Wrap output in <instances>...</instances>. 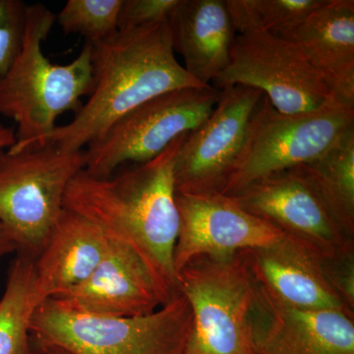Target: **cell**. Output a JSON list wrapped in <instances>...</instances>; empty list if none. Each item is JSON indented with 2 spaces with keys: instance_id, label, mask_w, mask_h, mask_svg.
<instances>
[{
  "instance_id": "cell-1",
  "label": "cell",
  "mask_w": 354,
  "mask_h": 354,
  "mask_svg": "<svg viewBox=\"0 0 354 354\" xmlns=\"http://www.w3.org/2000/svg\"><path fill=\"white\" fill-rule=\"evenodd\" d=\"M187 134L158 157L118 176L101 178L83 169L70 181L64 200V209L138 255L164 305L180 293L174 263L179 232L174 165Z\"/></svg>"
},
{
  "instance_id": "cell-2",
  "label": "cell",
  "mask_w": 354,
  "mask_h": 354,
  "mask_svg": "<svg viewBox=\"0 0 354 354\" xmlns=\"http://www.w3.org/2000/svg\"><path fill=\"white\" fill-rule=\"evenodd\" d=\"M92 48L94 88L88 102L68 124L55 127L43 145L83 150L140 104L179 88L208 87L177 60L167 21L118 31Z\"/></svg>"
},
{
  "instance_id": "cell-3",
  "label": "cell",
  "mask_w": 354,
  "mask_h": 354,
  "mask_svg": "<svg viewBox=\"0 0 354 354\" xmlns=\"http://www.w3.org/2000/svg\"><path fill=\"white\" fill-rule=\"evenodd\" d=\"M57 16L43 4L26 8L24 39L10 68L0 76V114L17 124L16 143L21 150L41 146L55 121L69 111H78L80 99L94 88L92 44L69 64H53L43 53Z\"/></svg>"
},
{
  "instance_id": "cell-4",
  "label": "cell",
  "mask_w": 354,
  "mask_h": 354,
  "mask_svg": "<svg viewBox=\"0 0 354 354\" xmlns=\"http://www.w3.org/2000/svg\"><path fill=\"white\" fill-rule=\"evenodd\" d=\"M192 323L181 293L153 313L128 318L78 313L48 298L32 315L30 337L35 354L46 346L68 354H183Z\"/></svg>"
},
{
  "instance_id": "cell-5",
  "label": "cell",
  "mask_w": 354,
  "mask_h": 354,
  "mask_svg": "<svg viewBox=\"0 0 354 354\" xmlns=\"http://www.w3.org/2000/svg\"><path fill=\"white\" fill-rule=\"evenodd\" d=\"M176 279L193 314L183 354H259L257 290L242 252L197 258L177 272Z\"/></svg>"
},
{
  "instance_id": "cell-6",
  "label": "cell",
  "mask_w": 354,
  "mask_h": 354,
  "mask_svg": "<svg viewBox=\"0 0 354 354\" xmlns=\"http://www.w3.org/2000/svg\"><path fill=\"white\" fill-rule=\"evenodd\" d=\"M86 164L84 149L44 144L0 151V223L18 254L38 257L64 212L67 186Z\"/></svg>"
},
{
  "instance_id": "cell-7",
  "label": "cell",
  "mask_w": 354,
  "mask_h": 354,
  "mask_svg": "<svg viewBox=\"0 0 354 354\" xmlns=\"http://www.w3.org/2000/svg\"><path fill=\"white\" fill-rule=\"evenodd\" d=\"M354 128V106L335 97L307 113H279L265 97L221 194L232 196L262 179L309 164Z\"/></svg>"
},
{
  "instance_id": "cell-8",
  "label": "cell",
  "mask_w": 354,
  "mask_h": 354,
  "mask_svg": "<svg viewBox=\"0 0 354 354\" xmlns=\"http://www.w3.org/2000/svg\"><path fill=\"white\" fill-rule=\"evenodd\" d=\"M220 93L213 86L179 88L140 104L88 145L85 171L104 178L125 162L143 164L158 157L207 120Z\"/></svg>"
},
{
  "instance_id": "cell-9",
  "label": "cell",
  "mask_w": 354,
  "mask_h": 354,
  "mask_svg": "<svg viewBox=\"0 0 354 354\" xmlns=\"http://www.w3.org/2000/svg\"><path fill=\"white\" fill-rule=\"evenodd\" d=\"M232 197L324 264L337 266L353 261V234L299 167L251 184Z\"/></svg>"
},
{
  "instance_id": "cell-10",
  "label": "cell",
  "mask_w": 354,
  "mask_h": 354,
  "mask_svg": "<svg viewBox=\"0 0 354 354\" xmlns=\"http://www.w3.org/2000/svg\"><path fill=\"white\" fill-rule=\"evenodd\" d=\"M212 86L255 88L286 114L314 111L335 97L295 44L264 32L236 36L230 64Z\"/></svg>"
},
{
  "instance_id": "cell-11",
  "label": "cell",
  "mask_w": 354,
  "mask_h": 354,
  "mask_svg": "<svg viewBox=\"0 0 354 354\" xmlns=\"http://www.w3.org/2000/svg\"><path fill=\"white\" fill-rule=\"evenodd\" d=\"M220 91L215 109L197 129L188 133L177 153L176 193L221 194L264 97L260 91L244 86Z\"/></svg>"
},
{
  "instance_id": "cell-12",
  "label": "cell",
  "mask_w": 354,
  "mask_h": 354,
  "mask_svg": "<svg viewBox=\"0 0 354 354\" xmlns=\"http://www.w3.org/2000/svg\"><path fill=\"white\" fill-rule=\"evenodd\" d=\"M179 232L174 270L204 256L225 257L283 241L278 227L242 208L234 198L220 194L176 193Z\"/></svg>"
},
{
  "instance_id": "cell-13",
  "label": "cell",
  "mask_w": 354,
  "mask_h": 354,
  "mask_svg": "<svg viewBox=\"0 0 354 354\" xmlns=\"http://www.w3.org/2000/svg\"><path fill=\"white\" fill-rule=\"evenodd\" d=\"M258 290L279 304L298 309L341 310L353 305L339 290L335 269L286 237L274 245L242 252Z\"/></svg>"
},
{
  "instance_id": "cell-14",
  "label": "cell",
  "mask_w": 354,
  "mask_h": 354,
  "mask_svg": "<svg viewBox=\"0 0 354 354\" xmlns=\"http://www.w3.org/2000/svg\"><path fill=\"white\" fill-rule=\"evenodd\" d=\"M51 298L71 311L115 318L149 315L164 305L143 261L113 241L88 279Z\"/></svg>"
},
{
  "instance_id": "cell-15",
  "label": "cell",
  "mask_w": 354,
  "mask_h": 354,
  "mask_svg": "<svg viewBox=\"0 0 354 354\" xmlns=\"http://www.w3.org/2000/svg\"><path fill=\"white\" fill-rule=\"evenodd\" d=\"M256 290L259 354H354L353 314L292 308L274 301L257 286Z\"/></svg>"
},
{
  "instance_id": "cell-16",
  "label": "cell",
  "mask_w": 354,
  "mask_h": 354,
  "mask_svg": "<svg viewBox=\"0 0 354 354\" xmlns=\"http://www.w3.org/2000/svg\"><path fill=\"white\" fill-rule=\"evenodd\" d=\"M281 37L297 46L337 99L354 106L353 0H326Z\"/></svg>"
},
{
  "instance_id": "cell-17",
  "label": "cell",
  "mask_w": 354,
  "mask_h": 354,
  "mask_svg": "<svg viewBox=\"0 0 354 354\" xmlns=\"http://www.w3.org/2000/svg\"><path fill=\"white\" fill-rule=\"evenodd\" d=\"M167 23L184 69L197 82L212 86L230 64L236 39L225 0H180Z\"/></svg>"
},
{
  "instance_id": "cell-18",
  "label": "cell",
  "mask_w": 354,
  "mask_h": 354,
  "mask_svg": "<svg viewBox=\"0 0 354 354\" xmlns=\"http://www.w3.org/2000/svg\"><path fill=\"white\" fill-rule=\"evenodd\" d=\"M111 239L92 221L64 209L35 259L41 301L80 285L108 253Z\"/></svg>"
},
{
  "instance_id": "cell-19",
  "label": "cell",
  "mask_w": 354,
  "mask_h": 354,
  "mask_svg": "<svg viewBox=\"0 0 354 354\" xmlns=\"http://www.w3.org/2000/svg\"><path fill=\"white\" fill-rule=\"evenodd\" d=\"M35 259L18 254L0 299V354H35L30 327L41 300L35 285Z\"/></svg>"
},
{
  "instance_id": "cell-20",
  "label": "cell",
  "mask_w": 354,
  "mask_h": 354,
  "mask_svg": "<svg viewBox=\"0 0 354 354\" xmlns=\"http://www.w3.org/2000/svg\"><path fill=\"white\" fill-rule=\"evenodd\" d=\"M300 169L313 181L344 227L354 234V128Z\"/></svg>"
},
{
  "instance_id": "cell-21",
  "label": "cell",
  "mask_w": 354,
  "mask_h": 354,
  "mask_svg": "<svg viewBox=\"0 0 354 354\" xmlns=\"http://www.w3.org/2000/svg\"><path fill=\"white\" fill-rule=\"evenodd\" d=\"M326 0H225L239 34L264 32L281 36L304 22Z\"/></svg>"
},
{
  "instance_id": "cell-22",
  "label": "cell",
  "mask_w": 354,
  "mask_h": 354,
  "mask_svg": "<svg viewBox=\"0 0 354 354\" xmlns=\"http://www.w3.org/2000/svg\"><path fill=\"white\" fill-rule=\"evenodd\" d=\"M122 0H68L57 16L65 34H78L97 43L118 32Z\"/></svg>"
},
{
  "instance_id": "cell-23",
  "label": "cell",
  "mask_w": 354,
  "mask_h": 354,
  "mask_svg": "<svg viewBox=\"0 0 354 354\" xmlns=\"http://www.w3.org/2000/svg\"><path fill=\"white\" fill-rule=\"evenodd\" d=\"M26 8L20 0H0V76L8 71L22 48Z\"/></svg>"
},
{
  "instance_id": "cell-24",
  "label": "cell",
  "mask_w": 354,
  "mask_h": 354,
  "mask_svg": "<svg viewBox=\"0 0 354 354\" xmlns=\"http://www.w3.org/2000/svg\"><path fill=\"white\" fill-rule=\"evenodd\" d=\"M180 0H122L118 31L139 29L165 22Z\"/></svg>"
},
{
  "instance_id": "cell-25",
  "label": "cell",
  "mask_w": 354,
  "mask_h": 354,
  "mask_svg": "<svg viewBox=\"0 0 354 354\" xmlns=\"http://www.w3.org/2000/svg\"><path fill=\"white\" fill-rule=\"evenodd\" d=\"M14 251L17 252V246L13 241L12 237L7 232L6 228L0 223V259Z\"/></svg>"
},
{
  "instance_id": "cell-26",
  "label": "cell",
  "mask_w": 354,
  "mask_h": 354,
  "mask_svg": "<svg viewBox=\"0 0 354 354\" xmlns=\"http://www.w3.org/2000/svg\"><path fill=\"white\" fill-rule=\"evenodd\" d=\"M15 143V129L0 125V151L11 148Z\"/></svg>"
},
{
  "instance_id": "cell-27",
  "label": "cell",
  "mask_w": 354,
  "mask_h": 354,
  "mask_svg": "<svg viewBox=\"0 0 354 354\" xmlns=\"http://www.w3.org/2000/svg\"><path fill=\"white\" fill-rule=\"evenodd\" d=\"M37 354H68L65 353L62 349L55 348V346H46V348H41Z\"/></svg>"
}]
</instances>
